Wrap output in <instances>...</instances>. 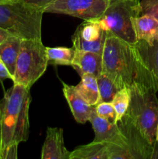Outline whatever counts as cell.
Returning a JSON list of instances; mask_svg holds the SVG:
<instances>
[{"label":"cell","instance_id":"cell-1","mask_svg":"<svg viewBox=\"0 0 158 159\" xmlns=\"http://www.w3.org/2000/svg\"><path fill=\"white\" fill-rule=\"evenodd\" d=\"M102 55V71L120 89L130 88L135 82L153 86L150 74L138 56L135 44H130L107 32Z\"/></svg>","mask_w":158,"mask_h":159},{"label":"cell","instance_id":"cell-2","mask_svg":"<svg viewBox=\"0 0 158 159\" xmlns=\"http://www.w3.org/2000/svg\"><path fill=\"white\" fill-rule=\"evenodd\" d=\"M31 100L30 88L20 84L13 83L5 93L0 101V152L28 140Z\"/></svg>","mask_w":158,"mask_h":159},{"label":"cell","instance_id":"cell-3","mask_svg":"<svg viewBox=\"0 0 158 159\" xmlns=\"http://www.w3.org/2000/svg\"><path fill=\"white\" fill-rule=\"evenodd\" d=\"M130 102L125 116L137 127L151 145L156 144L158 124V99L153 85L135 82L129 88Z\"/></svg>","mask_w":158,"mask_h":159},{"label":"cell","instance_id":"cell-4","mask_svg":"<svg viewBox=\"0 0 158 159\" xmlns=\"http://www.w3.org/2000/svg\"><path fill=\"white\" fill-rule=\"evenodd\" d=\"M42 9L23 0L0 4V27L22 40H42Z\"/></svg>","mask_w":158,"mask_h":159},{"label":"cell","instance_id":"cell-5","mask_svg":"<svg viewBox=\"0 0 158 159\" xmlns=\"http://www.w3.org/2000/svg\"><path fill=\"white\" fill-rule=\"evenodd\" d=\"M118 124L121 133L105 144L108 159L158 158V149L149 143L125 115Z\"/></svg>","mask_w":158,"mask_h":159},{"label":"cell","instance_id":"cell-6","mask_svg":"<svg viewBox=\"0 0 158 159\" xmlns=\"http://www.w3.org/2000/svg\"><path fill=\"white\" fill-rule=\"evenodd\" d=\"M141 15L139 0H110L102 16L97 20L103 30L125 40L130 44L137 42L132 18Z\"/></svg>","mask_w":158,"mask_h":159},{"label":"cell","instance_id":"cell-7","mask_svg":"<svg viewBox=\"0 0 158 159\" xmlns=\"http://www.w3.org/2000/svg\"><path fill=\"white\" fill-rule=\"evenodd\" d=\"M47 66L46 47L42 40H22L13 83L31 88L44 74Z\"/></svg>","mask_w":158,"mask_h":159},{"label":"cell","instance_id":"cell-8","mask_svg":"<svg viewBox=\"0 0 158 159\" xmlns=\"http://www.w3.org/2000/svg\"><path fill=\"white\" fill-rule=\"evenodd\" d=\"M110 0H54L43 12L65 14L84 20H97L108 6Z\"/></svg>","mask_w":158,"mask_h":159},{"label":"cell","instance_id":"cell-9","mask_svg":"<svg viewBox=\"0 0 158 159\" xmlns=\"http://www.w3.org/2000/svg\"><path fill=\"white\" fill-rule=\"evenodd\" d=\"M70 152L64 145L63 129L48 127L41 150V159H69Z\"/></svg>","mask_w":158,"mask_h":159},{"label":"cell","instance_id":"cell-10","mask_svg":"<svg viewBox=\"0 0 158 159\" xmlns=\"http://www.w3.org/2000/svg\"><path fill=\"white\" fill-rule=\"evenodd\" d=\"M63 93L76 122L84 124L89 121L94 106L89 105L79 94L75 86L63 82Z\"/></svg>","mask_w":158,"mask_h":159},{"label":"cell","instance_id":"cell-11","mask_svg":"<svg viewBox=\"0 0 158 159\" xmlns=\"http://www.w3.org/2000/svg\"><path fill=\"white\" fill-rule=\"evenodd\" d=\"M138 56L151 77L153 86L158 91V41L153 43L138 40L135 43Z\"/></svg>","mask_w":158,"mask_h":159},{"label":"cell","instance_id":"cell-12","mask_svg":"<svg viewBox=\"0 0 158 159\" xmlns=\"http://www.w3.org/2000/svg\"><path fill=\"white\" fill-rule=\"evenodd\" d=\"M71 67L80 76L88 74L97 78L102 71V55L97 53L76 51Z\"/></svg>","mask_w":158,"mask_h":159},{"label":"cell","instance_id":"cell-13","mask_svg":"<svg viewBox=\"0 0 158 159\" xmlns=\"http://www.w3.org/2000/svg\"><path fill=\"white\" fill-rule=\"evenodd\" d=\"M136 40L153 43L158 41V21L148 15H139L132 18Z\"/></svg>","mask_w":158,"mask_h":159},{"label":"cell","instance_id":"cell-14","mask_svg":"<svg viewBox=\"0 0 158 159\" xmlns=\"http://www.w3.org/2000/svg\"><path fill=\"white\" fill-rule=\"evenodd\" d=\"M89 122L94 131V141L106 144L121 133L118 123H112L108 120L100 117L97 115L95 110L91 113Z\"/></svg>","mask_w":158,"mask_h":159},{"label":"cell","instance_id":"cell-15","mask_svg":"<svg viewBox=\"0 0 158 159\" xmlns=\"http://www.w3.org/2000/svg\"><path fill=\"white\" fill-rule=\"evenodd\" d=\"M22 39L10 36L0 44V58L2 59L9 73L14 76L17 58L20 51Z\"/></svg>","mask_w":158,"mask_h":159},{"label":"cell","instance_id":"cell-16","mask_svg":"<svg viewBox=\"0 0 158 159\" xmlns=\"http://www.w3.org/2000/svg\"><path fill=\"white\" fill-rule=\"evenodd\" d=\"M69 159H108L106 144L93 141L70 152Z\"/></svg>","mask_w":158,"mask_h":159},{"label":"cell","instance_id":"cell-17","mask_svg":"<svg viewBox=\"0 0 158 159\" xmlns=\"http://www.w3.org/2000/svg\"><path fill=\"white\" fill-rule=\"evenodd\" d=\"M81 82L75 86L77 91L89 105H97L100 102V95L96 77L85 74L81 76Z\"/></svg>","mask_w":158,"mask_h":159},{"label":"cell","instance_id":"cell-18","mask_svg":"<svg viewBox=\"0 0 158 159\" xmlns=\"http://www.w3.org/2000/svg\"><path fill=\"white\" fill-rule=\"evenodd\" d=\"M48 64L54 65H69L71 66L75 57L76 50L74 48L46 47Z\"/></svg>","mask_w":158,"mask_h":159},{"label":"cell","instance_id":"cell-19","mask_svg":"<svg viewBox=\"0 0 158 159\" xmlns=\"http://www.w3.org/2000/svg\"><path fill=\"white\" fill-rule=\"evenodd\" d=\"M107 32L105 31L102 37L97 40L93 42H86L76 32L74 33L71 37L72 40L73 48L76 51H87V52H93L97 53V54H102L103 52L104 45H105V38H106Z\"/></svg>","mask_w":158,"mask_h":159},{"label":"cell","instance_id":"cell-20","mask_svg":"<svg viewBox=\"0 0 158 159\" xmlns=\"http://www.w3.org/2000/svg\"><path fill=\"white\" fill-rule=\"evenodd\" d=\"M96 79L100 95V102H112L115 95L120 90V89L114 83L111 78L103 71H102Z\"/></svg>","mask_w":158,"mask_h":159},{"label":"cell","instance_id":"cell-21","mask_svg":"<svg viewBox=\"0 0 158 159\" xmlns=\"http://www.w3.org/2000/svg\"><path fill=\"white\" fill-rule=\"evenodd\" d=\"M75 32L86 42H93L100 38L105 31L101 28L97 20H90L79 25Z\"/></svg>","mask_w":158,"mask_h":159},{"label":"cell","instance_id":"cell-22","mask_svg":"<svg viewBox=\"0 0 158 159\" xmlns=\"http://www.w3.org/2000/svg\"><path fill=\"white\" fill-rule=\"evenodd\" d=\"M130 102L129 88H122L117 92L112 100L116 113V123L121 120L128 110Z\"/></svg>","mask_w":158,"mask_h":159},{"label":"cell","instance_id":"cell-23","mask_svg":"<svg viewBox=\"0 0 158 159\" xmlns=\"http://www.w3.org/2000/svg\"><path fill=\"white\" fill-rule=\"evenodd\" d=\"M94 110L98 116L108 120L112 123H116V113L111 102H101L94 106Z\"/></svg>","mask_w":158,"mask_h":159},{"label":"cell","instance_id":"cell-24","mask_svg":"<svg viewBox=\"0 0 158 159\" xmlns=\"http://www.w3.org/2000/svg\"><path fill=\"white\" fill-rule=\"evenodd\" d=\"M141 15H148L158 21V0H142L139 1Z\"/></svg>","mask_w":158,"mask_h":159},{"label":"cell","instance_id":"cell-25","mask_svg":"<svg viewBox=\"0 0 158 159\" xmlns=\"http://www.w3.org/2000/svg\"><path fill=\"white\" fill-rule=\"evenodd\" d=\"M19 144H12L0 152V159H17L18 158Z\"/></svg>","mask_w":158,"mask_h":159},{"label":"cell","instance_id":"cell-26","mask_svg":"<svg viewBox=\"0 0 158 159\" xmlns=\"http://www.w3.org/2000/svg\"><path fill=\"white\" fill-rule=\"evenodd\" d=\"M23 1L29 6L38 8V9H42L43 11L44 8L49 4H50L54 0H23Z\"/></svg>","mask_w":158,"mask_h":159},{"label":"cell","instance_id":"cell-27","mask_svg":"<svg viewBox=\"0 0 158 159\" xmlns=\"http://www.w3.org/2000/svg\"><path fill=\"white\" fill-rule=\"evenodd\" d=\"M6 79H11L13 80V77L9 73L7 67L4 64V62L0 58V82H3Z\"/></svg>","mask_w":158,"mask_h":159},{"label":"cell","instance_id":"cell-28","mask_svg":"<svg viewBox=\"0 0 158 159\" xmlns=\"http://www.w3.org/2000/svg\"><path fill=\"white\" fill-rule=\"evenodd\" d=\"M11 36V34L9 32L6 30L2 29V27H0V44H1L2 42H4L8 37H9Z\"/></svg>","mask_w":158,"mask_h":159},{"label":"cell","instance_id":"cell-29","mask_svg":"<svg viewBox=\"0 0 158 159\" xmlns=\"http://www.w3.org/2000/svg\"><path fill=\"white\" fill-rule=\"evenodd\" d=\"M155 140H156V145H157V147H158V124H157V127H156V138H155Z\"/></svg>","mask_w":158,"mask_h":159},{"label":"cell","instance_id":"cell-30","mask_svg":"<svg viewBox=\"0 0 158 159\" xmlns=\"http://www.w3.org/2000/svg\"><path fill=\"white\" fill-rule=\"evenodd\" d=\"M14 1H17V0H0V4L6 3V2H14Z\"/></svg>","mask_w":158,"mask_h":159},{"label":"cell","instance_id":"cell-31","mask_svg":"<svg viewBox=\"0 0 158 159\" xmlns=\"http://www.w3.org/2000/svg\"><path fill=\"white\" fill-rule=\"evenodd\" d=\"M131 1H137V0H131Z\"/></svg>","mask_w":158,"mask_h":159}]
</instances>
